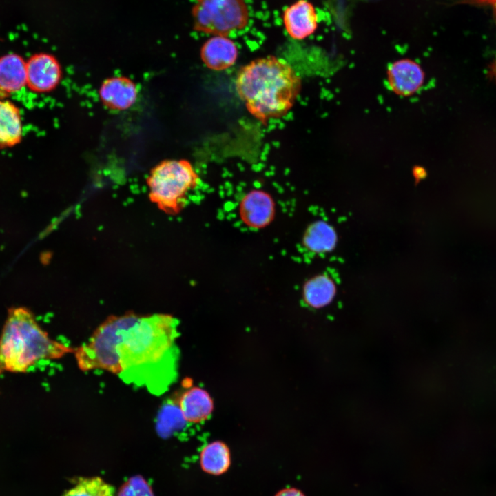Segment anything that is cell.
Segmentation results:
<instances>
[{
	"label": "cell",
	"instance_id": "1",
	"mask_svg": "<svg viewBox=\"0 0 496 496\" xmlns=\"http://www.w3.org/2000/svg\"><path fill=\"white\" fill-rule=\"evenodd\" d=\"M178 328L169 314L112 315L73 354L82 371H105L161 394L177 376Z\"/></svg>",
	"mask_w": 496,
	"mask_h": 496
},
{
	"label": "cell",
	"instance_id": "2",
	"mask_svg": "<svg viewBox=\"0 0 496 496\" xmlns=\"http://www.w3.org/2000/svg\"><path fill=\"white\" fill-rule=\"evenodd\" d=\"M301 89V79L284 60L269 56L251 61L238 71V95L249 113L263 124L285 116Z\"/></svg>",
	"mask_w": 496,
	"mask_h": 496
},
{
	"label": "cell",
	"instance_id": "3",
	"mask_svg": "<svg viewBox=\"0 0 496 496\" xmlns=\"http://www.w3.org/2000/svg\"><path fill=\"white\" fill-rule=\"evenodd\" d=\"M75 348L51 338L24 307H11L0 335V375L21 373L42 360H57Z\"/></svg>",
	"mask_w": 496,
	"mask_h": 496
},
{
	"label": "cell",
	"instance_id": "4",
	"mask_svg": "<svg viewBox=\"0 0 496 496\" xmlns=\"http://www.w3.org/2000/svg\"><path fill=\"white\" fill-rule=\"evenodd\" d=\"M146 182L150 200L165 213L174 215L185 206L199 176L189 161L166 159L151 169Z\"/></svg>",
	"mask_w": 496,
	"mask_h": 496
},
{
	"label": "cell",
	"instance_id": "5",
	"mask_svg": "<svg viewBox=\"0 0 496 496\" xmlns=\"http://www.w3.org/2000/svg\"><path fill=\"white\" fill-rule=\"evenodd\" d=\"M192 16L194 30L214 36L227 37L249 21L245 0H195Z\"/></svg>",
	"mask_w": 496,
	"mask_h": 496
},
{
	"label": "cell",
	"instance_id": "6",
	"mask_svg": "<svg viewBox=\"0 0 496 496\" xmlns=\"http://www.w3.org/2000/svg\"><path fill=\"white\" fill-rule=\"evenodd\" d=\"M26 85L35 93L52 92L62 79V68L58 59L45 52L32 55L26 62Z\"/></svg>",
	"mask_w": 496,
	"mask_h": 496
},
{
	"label": "cell",
	"instance_id": "7",
	"mask_svg": "<svg viewBox=\"0 0 496 496\" xmlns=\"http://www.w3.org/2000/svg\"><path fill=\"white\" fill-rule=\"evenodd\" d=\"M138 87L130 78L114 76L105 79L100 85L99 97L102 104L114 112L125 111L137 101Z\"/></svg>",
	"mask_w": 496,
	"mask_h": 496
},
{
	"label": "cell",
	"instance_id": "8",
	"mask_svg": "<svg viewBox=\"0 0 496 496\" xmlns=\"http://www.w3.org/2000/svg\"><path fill=\"white\" fill-rule=\"evenodd\" d=\"M275 202L267 192L252 190L242 199L239 206L240 216L247 226L260 229L273 220Z\"/></svg>",
	"mask_w": 496,
	"mask_h": 496
},
{
	"label": "cell",
	"instance_id": "9",
	"mask_svg": "<svg viewBox=\"0 0 496 496\" xmlns=\"http://www.w3.org/2000/svg\"><path fill=\"white\" fill-rule=\"evenodd\" d=\"M282 21L288 34L297 40L304 39L318 28V15L307 0H298L285 9Z\"/></svg>",
	"mask_w": 496,
	"mask_h": 496
},
{
	"label": "cell",
	"instance_id": "10",
	"mask_svg": "<svg viewBox=\"0 0 496 496\" xmlns=\"http://www.w3.org/2000/svg\"><path fill=\"white\" fill-rule=\"evenodd\" d=\"M176 402L184 420L192 424L206 421L214 409V400L209 392L196 386L187 387Z\"/></svg>",
	"mask_w": 496,
	"mask_h": 496
},
{
	"label": "cell",
	"instance_id": "11",
	"mask_svg": "<svg viewBox=\"0 0 496 496\" xmlns=\"http://www.w3.org/2000/svg\"><path fill=\"white\" fill-rule=\"evenodd\" d=\"M387 75L391 90L403 96L415 92L422 86L424 76L420 66L409 59L394 62L389 67Z\"/></svg>",
	"mask_w": 496,
	"mask_h": 496
},
{
	"label": "cell",
	"instance_id": "12",
	"mask_svg": "<svg viewBox=\"0 0 496 496\" xmlns=\"http://www.w3.org/2000/svg\"><path fill=\"white\" fill-rule=\"evenodd\" d=\"M238 57L236 43L225 36H214L207 39L200 49V58L209 69L216 71L232 66Z\"/></svg>",
	"mask_w": 496,
	"mask_h": 496
},
{
	"label": "cell",
	"instance_id": "13",
	"mask_svg": "<svg viewBox=\"0 0 496 496\" xmlns=\"http://www.w3.org/2000/svg\"><path fill=\"white\" fill-rule=\"evenodd\" d=\"M27 81L26 62L20 55L10 53L0 57V90L14 93Z\"/></svg>",
	"mask_w": 496,
	"mask_h": 496
},
{
	"label": "cell",
	"instance_id": "14",
	"mask_svg": "<svg viewBox=\"0 0 496 496\" xmlns=\"http://www.w3.org/2000/svg\"><path fill=\"white\" fill-rule=\"evenodd\" d=\"M23 137L21 115L12 102L0 100V148L19 144Z\"/></svg>",
	"mask_w": 496,
	"mask_h": 496
},
{
	"label": "cell",
	"instance_id": "15",
	"mask_svg": "<svg viewBox=\"0 0 496 496\" xmlns=\"http://www.w3.org/2000/svg\"><path fill=\"white\" fill-rule=\"evenodd\" d=\"M335 294V283L325 273L311 278L303 287V300L306 304L313 309L327 306L332 302Z\"/></svg>",
	"mask_w": 496,
	"mask_h": 496
},
{
	"label": "cell",
	"instance_id": "16",
	"mask_svg": "<svg viewBox=\"0 0 496 496\" xmlns=\"http://www.w3.org/2000/svg\"><path fill=\"white\" fill-rule=\"evenodd\" d=\"M338 240L335 229L329 223L317 220L309 225L303 235L304 247L314 254L331 251Z\"/></svg>",
	"mask_w": 496,
	"mask_h": 496
},
{
	"label": "cell",
	"instance_id": "17",
	"mask_svg": "<svg viewBox=\"0 0 496 496\" xmlns=\"http://www.w3.org/2000/svg\"><path fill=\"white\" fill-rule=\"evenodd\" d=\"M200 464L207 473L219 475L225 473L231 464L230 450L227 445L219 440L205 445L200 454Z\"/></svg>",
	"mask_w": 496,
	"mask_h": 496
},
{
	"label": "cell",
	"instance_id": "18",
	"mask_svg": "<svg viewBox=\"0 0 496 496\" xmlns=\"http://www.w3.org/2000/svg\"><path fill=\"white\" fill-rule=\"evenodd\" d=\"M114 489L99 477H83L62 496H114Z\"/></svg>",
	"mask_w": 496,
	"mask_h": 496
},
{
	"label": "cell",
	"instance_id": "19",
	"mask_svg": "<svg viewBox=\"0 0 496 496\" xmlns=\"http://www.w3.org/2000/svg\"><path fill=\"white\" fill-rule=\"evenodd\" d=\"M118 496H153L147 482L141 477H134L121 488Z\"/></svg>",
	"mask_w": 496,
	"mask_h": 496
},
{
	"label": "cell",
	"instance_id": "20",
	"mask_svg": "<svg viewBox=\"0 0 496 496\" xmlns=\"http://www.w3.org/2000/svg\"><path fill=\"white\" fill-rule=\"evenodd\" d=\"M275 496H305L302 491L295 488H287L280 490Z\"/></svg>",
	"mask_w": 496,
	"mask_h": 496
},
{
	"label": "cell",
	"instance_id": "21",
	"mask_svg": "<svg viewBox=\"0 0 496 496\" xmlns=\"http://www.w3.org/2000/svg\"><path fill=\"white\" fill-rule=\"evenodd\" d=\"M488 76L490 79L496 81V59L490 63L488 68Z\"/></svg>",
	"mask_w": 496,
	"mask_h": 496
}]
</instances>
